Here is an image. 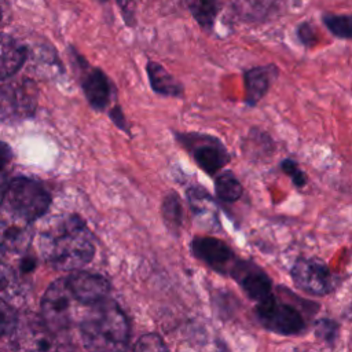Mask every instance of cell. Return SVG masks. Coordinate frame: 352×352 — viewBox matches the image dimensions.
Instances as JSON below:
<instances>
[{"label": "cell", "mask_w": 352, "mask_h": 352, "mask_svg": "<svg viewBox=\"0 0 352 352\" xmlns=\"http://www.w3.org/2000/svg\"><path fill=\"white\" fill-rule=\"evenodd\" d=\"M40 250L44 260L56 270H80L94 256V235L80 217H59L43 231Z\"/></svg>", "instance_id": "cell-1"}, {"label": "cell", "mask_w": 352, "mask_h": 352, "mask_svg": "<svg viewBox=\"0 0 352 352\" xmlns=\"http://www.w3.org/2000/svg\"><path fill=\"white\" fill-rule=\"evenodd\" d=\"M81 323V337L89 349H117L129 337L125 314L114 301L106 298L95 305Z\"/></svg>", "instance_id": "cell-2"}, {"label": "cell", "mask_w": 352, "mask_h": 352, "mask_svg": "<svg viewBox=\"0 0 352 352\" xmlns=\"http://www.w3.org/2000/svg\"><path fill=\"white\" fill-rule=\"evenodd\" d=\"M50 202V194L40 183L28 177H16L8 183L1 206L6 213L32 223L47 212Z\"/></svg>", "instance_id": "cell-3"}, {"label": "cell", "mask_w": 352, "mask_h": 352, "mask_svg": "<svg viewBox=\"0 0 352 352\" xmlns=\"http://www.w3.org/2000/svg\"><path fill=\"white\" fill-rule=\"evenodd\" d=\"M256 316L263 327L280 336H296L305 330V320L301 312L274 294L257 302Z\"/></svg>", "instance_id": "cell-4"}, {"label": "cell", "mask_w": 352, "mask_h": 352, "mask_svg": "<svg viewBox=\"0 0 352 352\" xmlns=\"http://www.w3.org/2000/svg\"><path fill=\"white\" fill-rule=\"evenodd\" d=\"M73 301H77L67 279L52 282L41 298V322L54 334L65 331L72 323Z\"/></svg>", "instance_id": "cell-5"}, {"label": "cell", "mask_w": 352, "mask_h": 352, "mask_svg": "<svg viewBox=\"0 0 352 352\" xmlns=\"http://www.w3.org/2000/svg\"><path fill=\"white\" fill-rule=\"evenodd\" d=\"M293 283L312 296H326L334 289V276L330 268L318 258H297L290 270Z\"/></svg>", "instance_id": "cell-6"}, {"label": "cell", "mask_w": 352, "mask_h": 352, "mask_svg": "<svg viewBox=\"0 0 352 352\" xmlns=\"http://www.w3.org/2000/svg\"><path fill=\"white\" fill-rule=\"evenodd\" d=\"M180 142L190 148L198 166L208 175H216L230 160L226 147L212 136L182 135Z\"/></svg>", "instance_id": "cell-7"}, {"label": "cell", "mask_w": 352, "mask_h": 352, "mask_svg": "<svg viewBox=\"0 0 352 352\" xmlns=\"http://www.w3.org/2000/svg\"><path fill=\"white\" fill-rule=\"evenodd\" d=\"M191 250L195 257L221 274H230L238 264L232 249L223 241L213 236H199L191 241Z\"/></svg>", "instance_id": "cell-8"}, {"label": "cell", "mask_w": 352, "mask_h": 352, "mask_svg": "<svg viewBox=\"0 0 352 352\" xmlns=\"http://www.w3.org/2000/svg\"><path fill=\"white\" fill-rule=\"evenodd\" d=\"M66 279L74 298L85 305H95L103 301L110 292L109 280L98 274L74 270Z\"/></svg>", "instance_id": "cell-9"}, {"label": "cell", "mask_w": 352, "mask_h": 352, "mask_svg": "<svg viewBox=\"0 0 352 352\" xmlns=\"http://www.w3.org/2000/svg\"><path fill=\"white\" fill-rule=\"evenodd\" d=\"M36 94L29 82H11L1 87L0 111L6 117L22 118L33 113Z\"/></svg>", "instance_id": "cell-10"}, {"label": "cell", "mask_w": 352, "mask_h": 352, "mask_svg": "<svg viewBox=\"0 0 352 352\" xmlns=\"http://www.w3.org/2000/svg\"><path fill=\"white\" fill-rule=\"evenodd\" d=\"M231 275L241 285L242 290L250 300L260 302L272 296V282L270 276L253 264L238 261Z\"/></svg>", "instance_id": "cell-11"}, {"label": "cell", "mask_w": 352, "mask_h": 352, "mask_svg": "<svg viewBox=\"0 0 352 352\" xmlns=\"http://www.w3.org/2000/svg\"><path fill=\"white\" fill-rule=\"evenodd\" d=\"M32 239L29 223L8 213L0 216V243L6 250H25Z\"/></svg>", "instance_id": "cell-12"}, {"label": "cell", "mask_w": 352, "mask_h": 352, "mask_svg": "<svg viewBox=\"0 0 352 352\" xmlns=\"http://www.w3.org/2000/svg\"><path fill=\"white\" fill-rule=\"evenodd\" d=\"M276 77V67L258 66L249 69L243 74L245 80V102L248 106H256L267 94L271 82Z\"/></svg>", "instance_id": "cell-13"}, {"label": "cell", "mask_w": 352, "mask_h": 352, "mask_svg": "<svg viewBox=\"0 0 352 352\" xmlns=\"http://www.w3.org/2000/svg\"><path fill=\"white\" fill-rule=\"evenodd\" d=\"M82 89L89 104L96 110H103L110 99V82L99 69H91L84 74Z\"/></svg>", "instance_id": "cell-14"}, {"label": "cell", "mask_w": 352, "mask_h": 352, "mask_svg": "<svg viewBox=\"0 0 352 352\" xmlns=\"http://www.w3.org/2000/svg\"><path fill=\"white\" fill-rule=\"evenodd\" d=\"M26 59V50L11 36L0 33V81L15 74Z\"/></svg>", "instance_id": "cell-15"}, {"label": "cell", "mask_w": 352, "mask_h": 352, "mask_svg": "<svg viewBox=\"0 0 352 352\" xmlns=\"http://www.w3.org/2000/svg\"><path fill=\"white\" fill-rule=\"evenodd\" d=\"M147 74L150 80L151 88L161 95L165 96H180L182 85L175 80L172 74H169L161 65L155 62L147 63Z\"/></svg>", "instance_id": "cell-16"}, {"label": "cell", "mask_w": 352, "mask_h": 352, "mask_svg": "<svg viewBox=\"0 0 352 352\" xmlns=\"http://www.w3.org/2000/svg\"><path fill=\"white\" fill-rule=\"evenodd\" d=\"M214 190L219 199L223 202H235L242 197L243 187L236 176L230 172H221L214 180Z\"/></svg>", "instance_id": "cell-17"}, {"label": "cell", "mask_w": 352, "mask_h": 352, "mask_svg": "<svg viewBox=\"0 0 352 352\" xmlns=\"http://www.w3.org/2000/svg\"><path fill=\"white\" fill-rule=\"evenodd\" d=\"M195 21L205 29L212 28L219 11V0H186Z\"/></svg>", "instance_id": "cell-18"}, {"label": "cell", "mask_w": 352, "mask_h": 352, "mask_svg": "<svg viewBox=\"0 0 352 352\" xmlns=\"http://www.w3.org/2000/svg\"><path fill=\"white\" fill-rule=\"evenodd\" d=\"M162 217L172 232H176L182 224V205L176 194H169L162 202Z\"/></svg>", "instance_id": "cell-19"}, {"label": "cell", "mask_w": 352, "mask_h": 352, "mask_svg": "<svg viewBox=\"0 0 352 352\" xmlns=\"http://www.w3.org/2000/svg\"><path fill=\"white\" fill-rule=\"evenodd\" d=\"M16 272L7 264L0 261V300H10L18 293Z\"/></svg>", "instance_id": "cell-20"}, {"label": "cell", "mask_w": 352, "mask_h": 352, "mask_svg": "<svg viewBox=\"0 0 352 352\" xmlns=\"http://www.w3.org/2000/svg\"><path fill=\"white\" fill-rule=\"evenodd\" d=\"M323 22L334 36L352 38V15H326Z\"/></svg>", "instance_id": "cell-21"}, {"label": "cell", "mask_w": 352, "mask_h": 352, "mask_svg": "<svg viewBox=\"0 0 352 352\" xmlns=\"http://www.w3.org/2000/svg\"><path fill=\"white\" fill-rule=\"evenodd\" d=\"M18 323V316L14 308L6 301L0 300V338L11 334Z\"/></svg>", "instance_id": "cell-22"}, {"label": "cell", "mask_w": 352, "mask_h": 352, "mask_svg": "<svg viewBox=\"0 0 352 352\" xmlns=\"http://www.w3.org/2000/svg\"><path fill=\"white\" fill-rule=\"evenodd\" d=\"M315 336L323 342L333 344L338 336V323L329 318H322L316 322Z\"/></svg>", "instance_id": "cell-23"}, {"label": "cell", "mask_w": 352, "mask_h": 352, "mask_svg": "<svg viewBox=\"0 0 352 352\" xmlns=\"http://www.w3.org/2000/svg\"><path fill=\"white\" fill-rule=\"evenodd\" d=\"M280 169L292 179L296 187H304L307 183V176L298 166V164L290 158H285L280 161Z\"/></svg>", "instance_id": "cell-24"}, {"label": "cell", "mask_w": 352, "mask_h": 352, "mask_svg": "<svg viewBox=\"0 0 352 352\" xmlns=\"http://www.w3.org/2000/svg\"><path fill=\"white\" fill-rule=\"evenodd\" d=\"M136 351H164L166 349L164 341L157 334H144L135 345Z\"/></svg>", "instance_id": "cell-25"}, {"label": "cell", "mask_w": 352, "mask_h": 352, "mask_svg": "<svg viewBox=\"0 0 352 352\" xmlns=\"http://www.w3.org/2000/svg\"><path fill=\"white\" fill-rule=\"evenodd\" d=\"M298 37H300V40H301L304 44H307V45L314 44L315 40H316L315 33H314V30H312V28H311L309 25H301V26L298 28Z\"/></svg>", "instance_id": "cell-26"}, {"label": "cell", "mask_w": 352, "mask_h": 352, "mask_svg": "<svg viewBox=\"0 0 352 352\" xmlns=\"http://www.w3.org/2000/svg\"><path fill=\"white\" fill-rule=\"evenodd\" d=\"M117 1L120 4L125 18H132L133 16V11H135V6H133L135 0H117Z\"/></svg>", "instance_id": "cell-27"}, {"label": "cell", "mask_w": 352, "mask_h": 352, "mask_svg": "<svg viewBox=\"0 0 352 352\" xmlns=\"http://www.w3.org/2000/svg\"><path fill=\"white\" fill-rule=\"evenodd\" d=\"M111 118H113L114 124H117V125H118L121 129L126 131V125L124 124L125 118H124V116H122V113H121L120 107H114V109L111 110Z\"/></svg>", "instance_id": "cell-28"}, {"label": "cell", "mask_w": 352, "mask_h": 352, "mask_svg": "<svg viewBox=\"0 0 352 352\" xmlns=\"http://www.w3.org/2000/svg\"><path fill=\"white\" fill-rule=\"evenodd\" d=\"M10 158H11L10 147H8L6 143L0 142V164L6 165V164L10 161Z\"/></svg>", "instance_id": "cell-29"}, {"label": "cell", "mask_w": 352, "mask_h": 352, "mask_svg": "<svg viewBox=\"0 0 352 352\" xmlns=\"http://www.w3.org/2000/svg\"><path fill=\"white\" fill-rule=\"evenodd\" d=\"M3 168L4 165L0 164V206H1V202H3V198H4V194H6V190H7V179H6V175L3 172Z\"/></svg>", "instance_id": "cell-30"}, {"label": "cell", "mask_w": 352, "mask_h": 352, "mask_svg": "<svg viewBox=\"0 0 352 352\" xmlns=\"http://www.w3.org/2000/svg\"><path fill=\"white\" fill-rule=\"evenodd\" d=\"M6 252V249L1 246V243H0V261H1V258H3V253Z\"/></svg>", "instance_id": "cell-31"}, {"label": "cell", "mask_w": 352, "mask_h": 352, "mask_svg": "<svg viewBox=\"0 0 352 352\" xmlns=\"http://www.w3.org/2000/svg\"><path fill=\"white\" fill-rule=\"evenodd\" d=\"M99 1H106V0H99Z\"/></svg>", "instance_id": "cell-32"}, {"label": "cell", "mask_w": 352, "mask_h": 352, "mask_svg": "<svg viewBox=\"0 0 352 352\" xmlns=\"http://www.w3.org/2000/svg\"><path fill=\"white\" fill-rule=\"evenodd\" d=\"M0 18H1V12H0Z\"/></svg>", "instance_id": "cell-33"}]
</instances>
